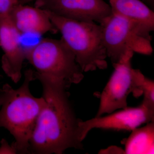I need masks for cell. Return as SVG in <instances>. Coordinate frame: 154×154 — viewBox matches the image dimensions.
Segmentation results:
<instances>
[{"label": "cell", "instance_id": "obj_15", "mask_svg": "<svg viewBox=\"0 0 154 154\" xmlns=\"http://www.w3.org/2000/svg\"><path fill=\"white\" fill-rule=\"evenodd\" d=\"M0 144V154H18L13 145H10L5 139H2Z\"/></svg>", "mask_w": 154, "mask_h": 154}, {"label": "cell", "instance_id": "obj_2", "mask_svg": "<svg viewBox=\"0 0 154 154\" xmlns=\"http://www.w3.org/2000/svg\"><path fill=\"white\" fill-rule=\"evenodd\" d=\"M35 80L34 71L29 69L19 88L6 84L0 89V128L14 137L12 145L18 154H30V138L45 104L42 96L34 97L30 92V83Z\"/></svg>", "mask_w": 154, "mask_h": 154}, {"label": "cell", "instance_id": "obj_8", "mask_svg": "<svg viewBox=\"0 0 154 154\" xmlns=\"http://www.w3.org/2000/svg\"><path fill=\"white\" fill-rule=\"evenodd\" d=\"M35 7L68 19L99 23L112 13L104 0H39Z\"/></svg>", "mask_w": 154, "mask_h": 154}, {"label": "cell", "instance_id": "obj_4", "mask_svg": "<svg viewBox=\"0 0 154 154\" xmlns=\"http://www.w3.org/2000/svg\"><path fill=\"white\" fill-rule=\"evenodd\" d=\"M25 51L26 59L35 69L36 79L45 78L68 88L84 79L74 54L62 38H44Z\"/></svg>", "mask_w": 154, "mask_h": 154}, {"label": "cell", "instance_id": "obj_16", "mask_svg": "<svg viewBox=\"0 0 154 154\" xmlns=\"http://www.w3.org/2000/svg\"><path fill=\"white\" fill-rule=\"evenodd\" d=\"M39 1V0H20L19 2V4L21 5H26L28 3L31 2H36V1Z\"/></svg>", "mask_w": 154, "mask_h": 154}, {"label": "cell", "instance_id": "obj_11", "mask_svg": "<svg viewBox=\"0 0 154 154\" xmlns=\"http://www.w3.org/2000/svg\"><path fill=\"white\" fill-rule=\"evenodd\" d=\"M112 12L136 23L150 33L154 30V13L141 0H108Z\"/></svg>", "mask_w": 154, "mask_h": 154}, {"label": "cell", "instance_id": "obj_7", "mask_svg": "<svg viewBox=\"0 0 154 154\" xmlns=\"http://www.w3.org/2000/svg\"><path fill=\"white\" fill-rule=\"evenodd\" d=\"M154 120V107L142 102L137 107H127L106 116H96L85 121L80 120L78 135L80 141L94 128L132 131L142 125Z\"/></svg>", "mask_w": 154, "mask_h": 154}, {"label": "cell", "instance_id": "obj_9", "mask_svg": "<svg viewBox=\"0 0 154 154\" xmlns=\"http://www.w3.org/2000/svg\"><path fill=\"white\" fill-rule=\"evenodd\" d=\"M21 36L10 17L0 18V47L4 53L2 68L15 83L21 79L22 66L26 59L25 49L20 42Z\"/></svg>", "mask_w": 154, "mask_h": 154}, {"label": "cell", "instance_id": "obj_17", "mask_svg": "<svg viewBox=\"0 0 154 154\" xmlns=\"http://www.w3.org/2000/svg\"><path fill=\"white\" fill-rule=\"evenodd\" d=\"M19 1H20V0H19Z\"/></svg>", "mask_w": 154, "mask_h": 154}, {"label": "cell", "instance_id": "obj_5", "mask_svg": "<svg viewBox=\"0 0 154 154\" xmlns=\"http://www.w3.org/2000/svg\"><path fill=\"white\" fill-rule=\"evenodd\" d=\"M99 24L107 57L113 64L128 51L145 55L153 52L150 33L121 15L112 12Z\"/></svg>", "mask_w": 154, "mask_h": 154}, {"label": "cell", "instance_id": "obj_3", "mask_svg": "<svg viewBox=\"0 0 154 154\" xmlns=\"http://www.w3.org/2000/svg\"><path fill=\"white\" fill-rule=\"evenodd\" d=\"M45 10L84 72L107 68V52L99 24L68 19Z\"/></svg>", "mask_w": 154, "mask_h": 154}, {"label": "cell", "instance_id": "obj_1", "mask_svg": "<svg viewBox=\"0 0 154 154\" xmlns=\"http://www.w3.org/2000/svg\"><path fill=\"white\" fill-rule=\"evenodd\" d=\"M45 104L30 141V152L61 154L70 148L81 149L76 117L69 99L67 88L60 83L38 78Z\"/></svg>", "mask_w": 154, "mask_h": 154}, {"label": "cell", "instance_id": "obj_6", "mask_svg": "<svg viewBox=\"0 0 154 154\" xmlns=\"http://www.w3.org/2000/svg\"><path fill=\"white\" fill-rule=\"evenodd\" d=\"M134 54L132 51H128L118 62L113 64L114 71L101 94L96 116L128 107V96L132 90L131 60Z\"/></svg>", "mask_w": 154, "mask_h": 154}, {"label": "cell", "instance_id": "obj_14", "mask_svg": "<svg viewBox=\"0 0 154 154\" xmlns=\"http://www.w3.org/2000/svg\"><path fill=\"white\" fill-rule=\"evenodd\" d=\"M19 0H0V18L10 17Z\"/></svg>", "mask_w": 154, "mask_h": 154}, {"label": "cell", "instance_id": "obj_13", "mask_svg": "<svg viewBox=\"0 0 154 154\" xmlns=\"http://www.w3.org/2000/svg\"><path fill=\"white\" fill-rule=\"evenodd\" d=\"M131 93L136 98L143 95V102L154 107V82L144 75L139 69L133 68Z\"/></svg>", "mask_w": 154, "mask_h": 154}, {"label": "cell", "instance_id": "obj_10", "mask_svg": "<svg viewBox=\"0 0 154 154\" xmlns=\"http://www.w3.org/2000/svg\"><path fill=\"white\" fill-rule=\"evenodd\" d=\"M12 22L19 33L41 35L58 32L44 9L26 5H17L10 16Z\"/></svg>", "mask_w": 154, "mask_h": 154}, {"label": "cell", "instance_id": "obj_12", "mask_svg": "<svg viewBox=\"0 0 154 154\" xmlns=\"http://www.w3.org/2000/svg\"><path fill=\"white\" fill-rule=\"evenodd\" d=\"M131 131L129 137L125 142L124 153L154 154V121Z\"/></svg>", "mask_w": 154, "mask_h": 154}]
</instances>
